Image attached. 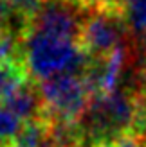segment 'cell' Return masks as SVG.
Instances as JSON below:
<instances>
[{
	"label": "cell",
	"instance_id": "6da1fadb",
	"mask_svg": "<svg viewBox=\"0 0 146 147\" xmlns=\"http://www.w3.org/2000/svg\"><path fill=\"white\" fill-rule=\"evenodd\" d=\"M22 57L27 72L38 83L58 76H83L94 57L81 41L22 29Z\"/></svg>",
	"mask_w": 146,
	"mask_h": 147
},
{
	"label": "cell",
	"instance_id": "7a4b0ae2",
	"mask_svg": "<svg viewBox=\"0 0 146 147\" xmlns=\"http://www.w3.org/2000/svg\"><path fill=\"white\" fill-rule=\"evenodd\" d=\"M137 122V93L115 90L94 95L79 120V129L90 147H105L134 135ZM135 136V135H134Z\"/></svg>",
	"mask_w": 146,
	"mask_h": 147
},
{
	"label": "cell",
	"instance_id": "3957f363",
	"mask_svg": "<svg viewBox=\"0 0 146 147\" xmlns=\"http://www.w3.org/2000/svg\"><path fill=\"white\" fill-rule=\"evenodd\" d=\"M43 102V119L49 124H79L92 93L83 76H58L38 86Z\"/></svg>",
	"mask_w": 146,
	"mask_h": 147
},
{
	"label": "cell",
	"instance_id": "277c9868",
	"mask_svg": "<svg viewBox=\"0 0 146 147\" xmlns=\"http://www.w3.org/2000/svg\"><path fill=\"white\" fill-rule=\"evenodd\" d=\"M126 31L125 9H94L85 20L81 31V45L92 57H103L123 45V34Z\"/></svg>",
	"mask_w": 146,
	"mask_h": 147
},
{
	"label": "cell",
	"instance_id": "5b68a950",
	"mask_svg": "<svg viewBox=\"0 0 146 147\" xmlns=\"http://www.w3.org/2000/svg\"><path fill=\"white\" fill-rule=\"evenodd\" d=\"M0 102H2L7 109H11L24 124L43 119L42 95H40L38 86H36L33 81L27 83L25 86L18 88L16 92H13L9 97H5Z\"/></svg>",
	"mask_w": 146,
	"mask_h": 147
},
{
	"label": "cell",
	"instance_id": "8992f818",
	"mask_svg": "<svg viewBox=\"0 0 146 147\" xmlns=\"http://www.w3.org/2000/svg\"><path fill=\"white\" fill-rule=\"evenodd\" d=\"M31 83V76L27 72L24 57H14L0 63V100L9 97L18 88Z\"/></svg>",
	"mask_w": 146,
	"mask_h": 147
},
{
	"label": "cell",
	"instance_id": "52a82bcc",
	"mask_svg": "<svg viewBox=\"0 0 146 147\" xmlns=\"http://www.w3.org/2000/svg\"><path fill=\"white\" fill-rule=\"evenodd\" d=\"M22 57V38L7 27H0V63Z\"/></svg>",
	"mask_w": 146,
	"mask_h": 147
},
{
	"label": "cell",
	"instance_id": "ba28073f",
	"mask_svg": "<svg viewBox=\"0 0 146 147\" xmlns=\"http://www.w3.org/2000/svg\"><path fill=\"white\" fill-rule=\"evenodd\" d=\"M22 127H24V122L0 102V142L9 144L18 136Z\"/></svg>",
	"mask_w": 146,
	"mask_h": 147
},
{
	"label": "cell",
	"instance_id": "9c48e42d",
	"mask_svg": "<svg viewBox=\"0 0 146 147\" xmlns=\"http://www.w3.org/2000/svg\"><path fill=\"white\" fill-rule=\"evenodd\" d=\"M43 0H5V4L13 9L14 14H18L20 18H31L33 14L38 11V7L42 5Z\"/></svg>",
	"mask_w": 146,
	"mask_h": 147
},
{
	"label": "cell",
	"instance_id": "30bf717a",
	"mask_svg": "<svg viewBox=\"0 0 146 147\" xmlns=\"http://www.w3.org/2000/svg\"><path fill=\"white\" fill-rule=\"evenodd\" d=\"M143 36H144V38H146V31H144V34H143Z\"/></svg>",
	"mask_w": 146,
	"mask_h": 147
},
{
	"label": "cell",
	"instance_id": "8fae6325",
	"mask_svg": "<svg viewBox=\"0 0 146 147\" xmlns=\"http://www.w3.org/2000/svg\"><path fill=\"white\" fill-rule=\"evenodd\" d=\"M0 2H4V0H0Z\"/></svg>",
	"mask_w": 146,
	"mask_h": 147
}]
</instances>
